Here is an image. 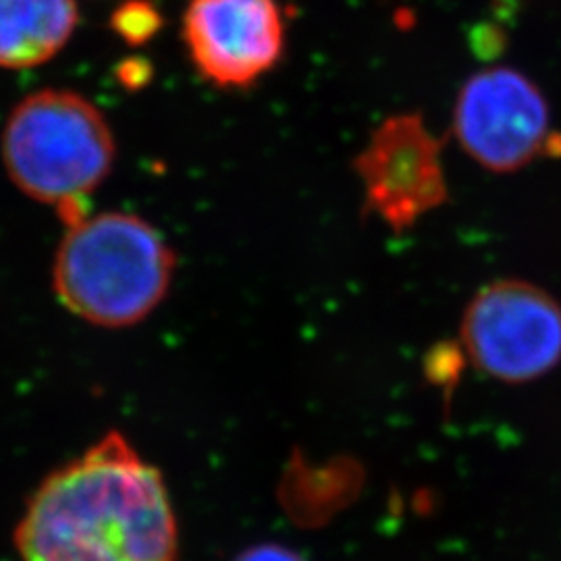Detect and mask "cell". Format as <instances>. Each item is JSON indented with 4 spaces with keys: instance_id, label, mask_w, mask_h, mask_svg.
Masks as SVG:
<instances>
[{
    "instance_id": "11",
    "label": "cell",
    "mask_w": 561,
    "mask_h": 561,
    "mask_svg": "<svg viewBox=\"0 0 561 561\" xmlns=\"http://www.w3.org/2000/svg\"><path fill=\"white\" fill-rule=\"evenodd\" d=\"M461 354L458 347L447 345V347H435L428 354V362H426V373L431 377V381L435 385H454L458 381L460 375Z\"/></svg>"
},
{
    "instance_id": "10",
    "label": "cell",
    "mask_w": 561,
    "mask_h": 561,
    "mask_svg": "<svg viewBox=\"0 0 561 561\" xmlns=\"http://www.w3.org/2000/svg\"><path fill=\"white\" fill-rule=\"evenodd\" d=\"M470 50L481 60H495L505 50V32L495 23H477L468 36Z\"/></svg>"
},
{
    "instance_id": "5",
    "label": "cell",
    "mask_w": 561,
    "mask_h": 561,
    "mask_svg": "<svg viewBox=\"0 0 561 561\" xmlns=\"http://www.w3.org/2000/svg\"><path fill=\"white\" fill-rule=\"evenodd\" d=\"M461 148L495 173H512L542 154H561L549 134V108L539 88L514 69H486L461 88L454 117Z\"/></svg>"
},
{
    "instance_id": "2",
    "label": "cell",
    "mask_w": 561,
    "mask_h": 561,
    "mask_svg": "<svg viewBox=\"0 0 561 561\" xmlns=\"http://www.w3.org/2000/svg\"><path fill=\"white\" fill-rule=\"evenodd\" d=\"M175 256L161 233L136 215L102 213L67 227L55 259L60 304L99 327H129L161 304Z\"/></svg>"
},
{
    "instance_id": "9",
    "label": "cell",
    "mask_w": 561,
    "mask_h": 561,
    "mask_svg": "<svg viewBox=\"0 0 561 561\" xmlns=\"http://www.w3.org/2000/svg\"><path fill=\"white\" fill-rule=\"evenodd\" d=\"M113 27L121 38L131 44H144L161 27V15L148 2L134 0L119 7V11L113 15Z\"/></svg>"
},
{
    "instance_id": "3",
    "label": "cell",
    "mask_w": 561,
    "mask_h": 561,
    "mask_svg": "<svg viewBox=\"0 0 561 561\" xmlns=\"http://www.w3.org/2000/svg\"><path fill=\"white\" fill-rule=\"evenodd\" d=\"M2 159L21 192L59 210L69 227L115 161L113 131L101 111L69 90H41L13 108Z\"/></svg>"
},
{
    "instance_id": "8",
    "label": "cell",
    "mask_w": 561,
    "mask_h": 561,
    "mask_svg": "<svg viewBox=\"0 0 561 561\" xmlns=\"http://www.w3.org/2000/svg\"><path fill=\"white\" fill-rule=\"evenodd\" d=\"M76 25V0H0V67L30 69L53 59Z\"/></svg>"
},
{
    "instance_id": "12",
    "label": "cell",
    "mask_w": 561,
    "mask_h": 561,
    "mask_svg": "<svg viewBox=\"0 0 561 561\" xmlns=\"http://www.w3.org/2000/svg\"><path fill=\"white\" fill-rule=\"evenodd\" d=\"M236 561H304L298 553L280 545H259L243 551Z\"/></svg>"
},
{
    "instance_id": "1",
    "label": "cell",
    "mask_w": 561,
    "mask_h": 561,
    "mask_svg": "<svg viewBox=\"0 0 561 561\" xmlns=\"http://www.w3.org/2000/svg\"><path fill=\"white\" fill-rule=\"evenodd\" d=\"M15 545L23 561H178V522L161 472L111 433L42 482Z\"/></svg>"
},
{
    "instance_id": "4",
    "label": "cell",
    "mask_w": 561,
    "mask_h": 561,
    "mask_svg": "<svg viewBox=\"0 0 561 561\" xmlns=\"http://www.w3.org/2000/svg\"><path fill=\"white\" fill-rule=\"evenodd\" d=\"M461 340L491 377L535 381L561 360L560 304L533 283L486 285L466 308Z\"/></svg>"
},
{
    "instance_id": "6",
    "label": "cell",
    "mask_w": 561,
    "mask_h": 561,
    "mask_svg": "<svg viewBox=\"0 0 561 561\" xmlns=\"http://www.w3.org/2000/svg\"><path fill=\"white\" fill-rule=\"evenodd\" d=\"M356 171L366 213L377 215L393 231L414 227L447 201L442 141L419 115L385 121L356 159Z\"/></svg>"
},
{
    "instance_id": "7",
    "label": "cell",
    "mask_w": 561,
    "mask_h": 561,
    "mask_svg": "<svg viewBox=\"0 0 561 561\" xmlns=\"http://www.w3.org/2000/svg\"><path fill=\"white\" fill-rule=\"evenodd\" d=\"M183 41L206 80L245 88L279 62L283 13L275 0H190Z\"/></svg>"
}]
</instances>
